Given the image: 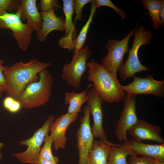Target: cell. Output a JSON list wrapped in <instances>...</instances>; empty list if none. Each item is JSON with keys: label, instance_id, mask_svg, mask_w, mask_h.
Here are the masks:
<instances>
[{"label": "cell", "instance_id": "6da1fadb", "mask_svg": "<svg viewBox=\"0 0 164 164\" xmlns=\"http://www.w3.org/2000/svg\"><path fill=\"white\" fill-rule=\"evenodd\" d=\"M49 63L41 62L32 59L28 63L16 62L10 67L5 66L3 71L8 96L17 100L26 86L37 81L39 72L50 66Z\"/></svg>", "mask_w": 164, "mask_h": 164}, {"label": "cell", "instance_id": "7a4b0ae2", "mask_svg": "<svg viewBox=\"0 0 164 164\" xmlns=\"http://www.w3.org/2000/svg\"><path fill=\"white\" fill-rule=\"evenodd\" d=\"M87 80L91 82L94 88L104 101L109 103L123 100L125 92L115 76L109 72L101 65L92 59L87 63Z\"/></svg>", "mask_w": 164, "mask_h": 164}, {"label": "cell", "instance_id": "3957f363", "mask_svg": "<svg viewBox=\"0 0 164 164\" xmlns=\"http://www.w3.org/2000/svg\"><path fill=\"white\" fill-rule=\"evenodd\" d=\"M39 78L25 87L18 98L22 107L31 109L43 106L48 102L51 95L53 79L46 69L39 73Z\"/></svg>", "mask_w": 164, "mask_h": 164}, {"label": "cell", "instance_id": "277c9868", "mask_svg": "<svg viewBox=\"0 0 164 164\" xmlns=\"http://www.w3.org/2000/svg\"><path fill=\"white\" fill-rule=\"evenodd\" d=\"M134 35L132 46L129 50L127 59L118 70L120 77L123 80L134 77L138 72L148 70L150 69L141 63L138 53L142 46L150 44L153 35L150 30H146L144 26H141Z\"/></svg>", "mask_w": 164, "mask_h": 164}, {"label": "cell", "instance_id": "5b68a950", "mask_svg": "<svg viewBox=\"0 0 164 164\" xmlns=\"http://www.w3.org/2000/svg\"><path fill=\"white\" fill-rule=\"evenodd\" d=\"M55 120L53 115H49L42 126L36 131L31 137L19 142L20 145L27 147L26 150L13 153L12 155L24 163L38 164L39 155L44 139L48 135L52 124Z\"/></svg>", "mask_w": 164, "mask_h": 164}, {"label": "cell", "instance_id": "8992f818", "mask_svg": "<svg viewBox=\"0 0 164 164\" xmlns=\"http://www.w3.org/2000/svg\"><path fill=\"white\" fill-rule=\"evenodd\" d=\"M136 26L122 39H110L105 45L107 55L102 59L101 65L109 72L117 76L118 71L123 64L124 56L128 53V44L131 37L137 29L139 22Z\"/></svg>", "mask_w": 164, "mask_h": 164}, {"label": "cell", "instance_id": "52a82bcc", "mask_svg": "<svg viewBox=\"0 0 164 164\" xmlns=\"http://www.w3.org/2000/svg\"><path fill=\"white\" fill-rule=\"evenodd\" d=\"M93 53L87 46L78 53L73 54L71 61L64 64L62 70V78L75 89L80 87L83 75L86 72L87 60Z\"/></svg>", "mask_w": 164, "mask_h": 164}, {"label": "cell", "instance_id": "ba28073f", "mask_svg": "<svg viewBox=\"0 0 164 164\" xmlns=\"http://www.w3.org/2000/svg\"><path fill=\"white\" fill-rule=\"evenodd\" d=\"M9 29L16 40L19 48L26 51L30 45L34 30L23 23L18 14L6 12L0 16V29Z\"/></svg>", "mask_w": 164, "mask_h": 164}, {"label": "cell", "instance_id": "9c48e42d", "mask_svg": "<svg viewBox=\"0 0 164 164\" xmlns=\"http://www.w3.org/2000/svg\"><path fill=\"white\" fill-rule=\"evenodd\" d=\"M83 114L76 135L79 155L78 164H87L88 157L92 148L94 138L90 124L91 114L88 105L84 108Z\"/></svg>", "mask_w": 164, "mask_h": 164}, {"label": "cell", "instance_id": "30bf717a", "mask_svg": "<svg viewBox=\"0 0 164 164\" xmlns=\"http://www.w3.org/2000/svg\"><path fill=\"white\" fill-rule=\"evenodd\" d=\"M134 80L126 85L121 86L122 90L131 95L152 94L159 98L164 96V80H155L152 75H148L145 78L134 76Z\"/></svg>", "mask_w": 164, "mask_h": 164}, {"label": "cell", "instance_id": "8fae6325", "mask_svg": "<svg viewBox=\"0 0 164 164\" xmlns=\"http://www.w3.org/2000/svg\"><path fill=\"white\" fill-rule=\"evenodd\" d=\"M123 100L124 108L117 123L115 135L120 142H128L127 132L138 121L136 111L135 96L127 93Z\"/></svg>", "mask_w": 164, "mask_h": 164}, {"label": "cell", "instance_id": "7c38bea8", "mask_svg": "<svg viewBox=\"0 0 164 164\" xmlns=\"http://www.w3.org/2000/svg\"><path fill=\"white\" fill-rule=\"evenodd\" d=\"M87 95V105L90 107V114L93 116L94 123L91 131L94 138L107 140L103 126V111L102 104L104 101L94 88L89 89Z\"/></svg>", "mask_w": 164, "mask_h": 164}, {"label": "cell", "instance_id": "4fadbf2b", "mask_svg": "<svg viewBox=\"0 0 164 164\" xmlns=\"http://www.w3.org/2000/svg\"><path fill=\"white\" fill-rule=\"evenodd\" d=\"M78 117V114H71L67 113L60 116L53 123L50 132L55 151H58L60 149L65 148L67 139L66 136L67 130L71 123L77 120Z\"/></svg>", "mask_w": 164, "mask_h": 164}, {"label": "cell", "instance_id": "5bb4252c", "mask_svg": "<svg viewBox=\"0 0 164 164\" xmlns=\"http://www.w3.org/2000/svg\"><path fill=\"white\" fill-rule=\"evenodd\" d=\"M128 131L132 139L136 141L142 142L150 140L160 144L164 143V140L161 137V127L144 120H138Z\"/></svg>", "mask_w": 164, "mask_h": 164}, {"label": "cell", "instance_id": "9a60e30c", "mask_svg": "<svg viewBox=\"0 0 164 164\" xmlns=\"http://www.w3.org/2000/svg\"><path fill=\"white\" fill-rule=\"evenodd\" d=\"M36 0H21L20 5L16 11L21 20H27L26 24L37 32L41 29L42 21L38 11Z\"/></svg>", "mask_w": 164, "mask_h": 164}, {"label": "cell", "instance_id": "2e32d148", "mask_svg": "<svg viewBox=\"0 0 164 164\" xmlns=\"http://www.w3.org/2000/svg\"><path fill=\"white\" fill-rule=\"evenodd\" d=\"M42 21L41 29L36 33V39L41 42L44 41L47 35L51 31L64 30V18L57 16L53 11L42 12L40 13Z\"/></svg>", "mask_w": 164, "mask_h": 164}, {"label": "cell", "instance_id": "e0dca14e", "mask_svg": "<svg viewBox=\"0 0 164 164\" xmlns=\"http://www.w3.org/2000/svg\"><path fill=\"white\" fill-rule=\"evenodd\" d=\"M91 3L90 14L87 21L82 28L77 38L74 40L69 41H63L59 40L58 43L60 47L67 49L69 50H74L73 54L77 53L83 48L87 35L90 26L92 22L93 17L96 9L94 0H92Z\"/></svg>", "mask_w": 164, "mask_h": 164}, {"label": "cell", "instance_id": "ac0fdd59", "mask_svg": "<svg viewBox=\"0 0 164 164\" xmlns=\"http://www.w3.org/2000/svg\"><path fill=\"white\" fill-rule=\"evenodd\" d=\"M114 144L107 140H94L93 147L88 154L87 164H108L111 147Z\"/></svg>", "mask_w": 164, "mask_h": 164}, {"label": "cell", "instance_id": "d6986e66", "mask_svg": "<svg viewBox=\"0 0 164 164\" xmlns=\"http://www.w3.org/2000/svg\"><path fill=\"white\" fill-rule=\"evenodd\" d=\"M128 142L136 155L151 157L154 159L164 160V143L153 145L143 143L132 138Z\"/></svg>", "mask_w": 164, "mask_h": 164}, {"label": "cell", "instance_id": "ffe728a7", "mask_svg": "<svg viewBox=\"0 0 164 164\" xmlns=\"http://www.w3.org/2000/svg\"><path fill=\"white\" fill-rule=\"evenodd\" d=\"M137 155L129 142L122 145L114 144L110 147L108 158V164H128L127 156Z\"/></svg>", "mask_w": 164, "mask_h": 164}, {"label": "cell", "instance_id": "44dd1931", "mask_svg": "<svg viewBox=\"0 0 164 164\" xmlns=\"http://www.w3.org/2000/svg\"><path fill=\"white\" fill-rule=\"evenodd\" d=\"M92 87H93V84L90 83L86 89L81 92L76 93L73 91L65 93L64 103L65 104H69L67 113L76 114L81 111L82 106L87 100V92Z\"/></svg>", "mask_w": 164, "mask_h": 164}, {"label": "cell", "instance_id": "7402d4cb", "mask_svg": "<svg viewBox=\"0 0 164 164\" xmlns=\"http://www.w3.org/2000/svg\"><path fill=\"white\" fill-rule=\"evenodd\" d=\"M63 9L64 14V30L63 37L67 40H74L78 36L77 30L73 22L72 17L74 10L73 0H63Z\"/></svg>", "mask_w": 164, "mask_h": 164}, {"label": "cell", "instance_id": "603a6c76", "mask_svg": "<svg viewBox=\"0 0 164 164\" xmlns=\"http://www.w3.org/2000/svg\"><path fill=\"white\" fill-rule=\"evenodd\" d=\"M141 2L144 7L148 11L152 19L153 28L156 29L160 26L163 27L164 24L162 22L160 14L161 0H142Z\"/></svg>", "mask_w": 164, "mask_h": 164}, {"label": "cell", "instance_id": "cb8c5ba5", "mask_svg": "<svg viewBox=\"0 0 164 164\" xmlns=\"http://www.w3.org/2000/svg\"><path fill=\"white\" fill-rule=\"evenodd\" d=\"M43 142L44 145L41 148L39 154V158L52 161L57 164L59 159L57 157L53 155L52 152V146L53 141L51 135H47L45 137Z\"/></svg>", "mask_w": 164, "mask_h": 164}, {"label": "cell", "instance_id": "d4e9b609", "mask_svg": "<svg viewBox=\"0 0 164 164\" xmlns=\"http://www.w3.org/2000/svg\"><path fill=\"white\" fill-rule=\"evenodd\" d=\"M20 3V0H0V16L7 12L8 10L17 11Z\"/></svg>", "mask_w": 164, "mask_h": 164}, {"label": "cell", "instance_id": "484cf974", "mask_svg": "<svg viewBox=\"0 0 164 164\" xmlns=\"http://www.w3.org/2000/svg\"><path fill=\"white\" fill-rule=\"evenodd\" d=\"M3 104L6 109L12 113L18 112L22 107L20 103L18 100L9 96L4 99Z\"/></svg>", "mask_w": 164, "mask_h": 164}, {"label": "cell", "instance_id": "4316f807", "mask_svg": "<svg viewBox=\"0 0 164 164\" xmlns=\"http://www.w3.org/2000/svg\"><path fill=\"white\" fill-rule=\"evenodd\" d=\"M60 7L59 1L57 0H41L38 4V8L42 12L57 11Z\"/></svg>", "mask_w": 164, "mask_h": 164}, {"label": "cell", "instance_id": "83f0119b", "mask_svg": "<svg viewBox=\"0 0 164 164\" xmlns=\"http://www.w3.org/2000/svg\"><path fill=\"white\" fill-rule=\"evenodd\" d=\"M96 9L100 7L106 6L112 8L116 13L119 15L121 18L124 19L126 15L124 11L118 8L110 0H94Z\"/></svg>", "mask_w": 164, "mask_h": 164}, {"label": "cell", "instance_id": "f1b7e54d", "mask_svg": "<svg viewBox=\"0 0 164 164\" xmlns=\"http://www.w3.org/2000/svg\"><path fill=\"white\" fill-rule=\"evenodd\" d=\"M92 0H73V10L76 13L75 21H81L82 18V9L83 7Z\"/></svg>", "mask_w": 164, "mask_h": 164}, {"label": "cell", "instance_id": "f546056e", "mask_svg": "<svg viewBox=\"0 0 164 164\" xmlns=\"http://www.w3.org/2000/svg\"><path fill=\"white\" fill-rule=\"evenodd\" d=\"M154 159L151 157L142 156L141 157L136 155L131 156L128 164H152Z\"/></svg>", "mask_w": 164, "mask_h": 164}, {"label": "cell", "instance_id": "4dcf8cb0", "mask_svg": "<svg viewBox=\"0 0 164 164\" xmlns=\"http://www.w3.org/2000/svg\"><path fill=\"white\" fill-rule=\"evenodd\" d=\"M4 63V61L0 60V97H1L3 92L6 91L7 87L3 73L5 67L3 65Z\"/></svg>", "mask_w": 164, "mask_h": 164}, {"label": "cell", "instance_id": "1f68e13d", "mask_svg": "<svg viewBox=\"0 0 164 164\" xmlns=\"http://www.w3.org/2000/svg\"><path fill=\"white\" fill-rule=\"evenodd\" d=\"M160 0L161 7L160 11V17L162 23L164 24V0Z\"/></svg>", "mask_w": 164, "mask_h": 164}, {"label": "cell", "instance_id": "d6a6232c", "mask_svg": "<svg viewBox=\"0 0 164 164\" xmlns=\"http://www.w3.org/2000/svg\"><path fill=\"white\" fill-rule=\"evenodd\" d=\"M38 164H57L56 163L52 161L46 160L41 158H39L38 161Z\"/></svg>", "mask_w": 164, "mask_h": 164}, {"label": "cell", "instance_id": "836d02e7", "mask_svg": "<svg viewBox=\"0 0 164 164\" xmlns=\"http://www.w3.org/2000/svg\"><path fill=\"white\" fill-rule=\"evenodd\" d=\"M152 164H164V160L154 159Z\"/></svg>", "mask_w": 164, "mask_h": 164}, {"label": "cell", "instance_id": "e575fe53", "mask_svg": "<svg viewBox=\"0 0 164 164\" xmlns=\"http://www.w3.org/2000/svg\"><path fill=\"white\" fill-rule=\"evenodd\" d=\"M4 144L0 142V149H1L2 146H3Z\"/></svg>", "mask_w": 164, "mask_h": 164}, {"label": "cell", "instance_id": "d590c367", "mask_svg": "<svg viewBox=\"0 0 164 164\" xmlns=\"http://www.w3.org/2000/svg\"><path fill=\"white\" fill-rule=\"evenodd\" d=\"M0 150H1V149H0V160L2 158V153H1V152H0Z\"/></svg>", "mask_w": 164, "mask_h": 164}]
</instances>
